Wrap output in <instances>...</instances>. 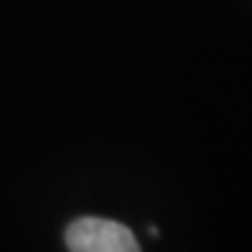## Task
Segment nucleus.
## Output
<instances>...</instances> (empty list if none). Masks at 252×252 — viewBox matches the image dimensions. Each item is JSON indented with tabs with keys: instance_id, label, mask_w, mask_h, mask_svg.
<instances>
[{
	"instance_id": "obj_1",
	"label": "nucleus",
	"mask_w": 252,
	"mask_h": 252,
	"mask_svg": "<svg viewBox=\"0 0 252 252\" xmlns=\"http://www.w3.org/2000/svg\"><path fill=\"white\" fill-rule=\"evenodd\" d=\"M70 252H140L133 231L105 217H80L65 231Z\"/></svg>"
}]
</instances>
